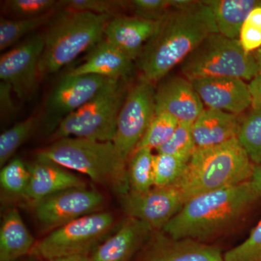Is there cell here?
I'll list each match as a JSON object with an SVG mask.
<instances>
[{
  "mask_svg": "<svg viewBox=\"0 0 261 261\" xmlns=\"http://www.w3.org/2000/svg\"><path fill=\"white\" fill-rule=\"evenodd\" d=\"M178 124L177 120L171 115L164 112H155L137 149L156 150L170 140Z\"/></svg>",
  "mask_w": 261,
  "mask_h": 261,
  "instance_id": "83f0119b",
  "label": "cell"
},
{
  "mask_svg": "<svg viewBox=\"0 0 261 261\" xmlns=\"http://www.w3.org/2000/svg\"><path fill=\"white\" fill-rule=\"evenodd\" d=\"M240 45L247 53L261 49V28L245 21L238 38Z\"/></svg>",
  "mask_w": 261,
  "mask_h": 261,
  "instance_id": "d590c367",
  "label": "cell"
},
{
  "mask_svg": "<svg viewBox=\"0 0 261 261\" xmlns=\"http://www.w3.org/2000/svg\"><path fill=\"white\" fill-rule=\"evenodd\" d=\"M128 81L111 80L89 102L65 118L51 133V140L76 137L113 142Z\"/></svg>",
  "mask_w": 261,
  "mask_h": 261,
  "instance_id": "8992f818",
  "label": "cell"
},
{
  "mask_svg": "<svg viewBox=\"0 0 261 261\" xmlns=\"http://www.w3.org/2000/svg\"><path fill=\"white\" fill-rule=\"evenodd\" d=\"M250 182L254 192L256 194L257 197L260 198L261 197V165L255 166Z\"/></svg>",
  "mask_w": 261,
  "mask_h": 261,
  "instance_id": "f35d334b",
  "label": "cell"
},
{
  "mask_svg": "<svg viewBox=\"0 0 261 261\" xmlns=\"http://www.w3.org/2000/svg\"><path fill=\"white\" fill-rule=\"evenodd\" d=\"M152 150L137 149L130 156L127 166L129 192L144 193L154 187Z\"/></svg>",
  "mask_w": 261,
  "mask_h": 261,
  "instance_id": "cb8c5ba5",
  "label": "cell"
},
{
  "mask_svg": "<svg viewBox=\"0 0 261 261\" xmlns=\"http://www.w3.org/2000/svg\"><path fill=\"white\" fill-rule=\"evenodd\" d=\"M114 224V216L111 213L87 215L51 231L36 244L32 253L44 260L88 255L107 239Z\"/></svg>",
  "mask_w": 261,
  "mask_h": 261,
  "instance_id": "ba28073f",
  "label": "cell"
},
{
  "mask_svg": "<svg viewBox=\"0 0 261 261\" xmlns=\"http://www.w3.org/2000/svg\"><path fill=\"white\" fill-rule=\"evenodd\" d=\"M30 176L27 163L15 159L3 166L0 172V183L5 191L24 196L28 189Z\"/></svg>",
  "mask_w": 261,
  "mask_h": 261,
  "instance_id": "4dcf8cb0",
  "label": "cell"
},
{
  "mask_svg": "<svg viewBox=\"0 0 261 261\" xmlns=\"http://www.w3.org/2000/svg\"><path fill=\"white\" fill-rule=\"evenodd\" d=\"M27 166L30 171V181L23 197L34 205L55 194L86 187L85 182L74 173L50 161L37 159Z\"/></svg>",
  "mask_w": 261,
  "mask_h": 261,
  "instance_id": "d6986e66",
  "label": "cell"
},
{
  "mask_svg": "<svg viewBox=\"0 0 261 261\" xmlns=\"http://www.w3.org/2000/svg\"><path fill=\"white\" fill-rule=\"evenodd\" d=\"M13 89L9 84L1 82L0 83V113L2 118H10L15 114L16 108L13 100Z\"/></svg>",
  "mask_w": 261,
  "mask_h": 261,
  "instance_id": "8d00e7d4",
  "label": "cell"
},
{
  "mask_svg": "<svg viewBox=\"0 0 261 261\" xmlns=\"http://www.w3.org/2000/svg\"><path fill=\"white\" fill-rule=\"evenodd\" d=\"M154 84L140 79L128 89L113 142L128 162L155 114Z\"/></svg>",
  "mask_w": 261,
  "mask_h": 261,
  "instance_id": "9c48e42d",
  "label": "cell"
},
{
  "mask_svg": "<svg viewBox=\"0 0 261 261\" xmlns=\"http://www.w3.org/2000/svg\"><path fill=\"white\" fill-rule=\"evenodd\" d=\"M153 231L147 223L128 217L112 236L87 255V261H130Z\"/></svg>",
  "mask_w": 261,
  "mask_h": 261,
  "instance_id": "e0dca14e",
  "label": "cell"
},
{
  "mask_svg": "<svg viewBox=\"0 0 261 261\" xmlns=\"http://www.w3.org/2000/svg\"><path fill=\"white\" fill-rule=\"evenodd\" d=\"M61 3V10L89 12L111 17L122 15L121 12L130 5V1L118 0H62Z\"/></svg>",
  "mask_w": 261,
  "mask_h": 261,
  "instance_id": "d6a6232c",
  "label": "cell"
},
{
  "mask_svg": "<svg viewBox=\"0 0 261 261\" xmlns=\"http://www.w3.org/2000/svg\"><path fill=\"white\" fill-rule=\"evenodd\" d=\"M134 15L152 21H160L173 7L172 0H133L130 1Z\"/></svg>",
  "mask_w": 261,
  "mask_h": 261,
  "instance_id": "e575fe53",
  "label": "cell"
},
{
  "mask_svg": "<svg viewBox=\"0 0 261 261\" xmlns=\"http://www.w3.org/2000/svg\"><path fill=\"white\" fill-rule=\"evenodd\" d=\"M161 20L152 21L135 15H118L108 23L104 39L136 62L145 44L157 32Z\"/></svg>",
  "mask_w": 261,
  "mask_h": 261,
  "instance_id": "ac0fdd59",
  "label": "cell"
},
{
  "mask_svg": "<svg viewBox=\"0 0 261 261\" xmlns=\"http://www.w3.org/2000/svg\"><path fill=\"white\" fill-rule=\"evenodd\" d=\"M113 18L75 10L57 12L44 34V50L39 63V80L56 73L102 41L106 27Z\"/></svg>",
  "mask_w": 261,
  "mask_h": 261,
  "instance_id": "5b68a950",
  "label": "cell"
},
{
  "mask_svg": "<svg viewBox=\"0 0 261 261\" xmlns=\"http://www.w3.org/2000/svg\"><path fill=\"white\" fill-rule=\"evenodd\" d=\"M4 9L15 18H32L61 10L56 0H10L4 2Z\"/></svg>",
  "mask_w": 261,
  "mask_h": 261,
  "instance_id": "1f68e13d",
  "label": "cell"
},
{
  "mask_svg": "<svg viewBox=\"0 0 261 261\" xmlns=\"http://www.w3.org/2000/svg\"><path fill=\"white\" fill-rule=\"evenodd\" d=\"M111 80L97 75H65L48 94L42 123L54 132L65 118L89 102Z\"/></svg>",
  "mask_w": 261,
  "mask_h": 261,
  "instance_id": "30bf717a",
  "label": "cell"
},
{
  "mask_svg": "<svg viewBox=\"0 0 261 261\" xmlns=\"http://www.w3.org/2000/svg\"><path fill=\"white\" fill-rule=\"evenodd\" d=\"M44 47V34H34L0 58L1 82L11 86L19 99H32L37 92L39 63Z\"/></svg>",
  "mask_w": 261,
  "mask_h": 261,
  "instance_id": "8fae6325",
  "label": "cell"
},
{
  "mask_svg": "<svg viewBox=\"0 0 261 261\" xmlns=\"http://www.w3.org/2000/svg\"><path fill=\"white\" fill-rule=\"evenodd\" d=\"M237 139L252 163L261 165V108H252L244 117Z\"/></svg>",
  "mask_w": 261,
  "mask_h": 261,
  "instance_id": "4316f807",
  "label": "cell"
},
{
  "mask_svg": "<svg viewBox=\"0 0 261 261\" xmlns=\"http://www.w3.org/2000/svg\"><path fill=\"white\" fill-rule=\"evenodd\" d=\"M253 54L256 59L257 65H258L259 74L261 75V49L255 51Z\"/></svg>",
  "mask_w": 261,
  "mask_h": 261,
  "instance_id": "b9f144b4",
  "label": "cell"
},
{
  "mask_svg": "<svg viewBox=\"0 0 261 261\" xmlns=\"http://www.w3.org/2000/svg\"><path fill=\"white\" fill-rule=\"evenodd\" d=\"M224 261H261V219L243 243L225 252Z\"/></svg>",
  "mask_w": 261,
  "mask_h": 261,
  "instance_id": "836d02e7",
  "label": "cell"
},
{
  "mask_svg": "<svg viewBox=\"0 0 261 261\" xmlns=\"http://www.w3.org/2000/svg\"><path fill=\"white\" fill-rule=\"evenodd\" d=\"M239 115L207 108L193 123L197 148L221 145L237 138L242 122Z\"/></svg>",
  "mask_w": 261,
  "mask_h": 261,
  "instance_id": "44dd1931",
  "label": "cell"
},
{
  "mask_svg": "<svg viewBox=\"0 0 261 261\" xmlns=\"http://www.w3.org/2000/svg\"><path fill=\"white\" fill-rule=\"evenodd\" d=\"M105 202L100 192L86 187L73 188L55 194L34 205L38 221L49 229H56L83 216L97 213Z\"/></svg>",
  "mask_w": 261,
  "mask_h": 261,
  "instance_id": "7c38bea8",
  "label": "cell"
},
{
  "mask_svg": "<svg viewBox=\"0 0 261 261\" xmlns=\"http://www.w3.org/2000/svg\"><path fill=\"white\" fill-rule=\"evenodd\" d=\"M181 75L190 81L216 77L250 80L259 74L253 53H247L238 39L211 34L181 64Z\"/></svg>",
  "mask_w": 261,
  "mask_h": 261,
  "instance_id": "52a82bcc",
  "label": "cell"
},
{
  "mask_svg": "<svg viewBox=\"0 0 261 261\" xmlns=\"http://www.w3.org/2000/svg\"><path fill=\"white\" fill-rule=\"evenodd\" d=\"M58 11L32 18L6 19L2 17L0 19V50H6L16 44L22 38L35 32L42 25H47Z\"/></svg>",
  "mask_w": 261,
  "mask_h": 261,
  "instance_id": "d4e9b609",
  "label": "cell"
},
{
  "mask_svg": "<svg viewBox=\"0 0 261 261\" xmlns=\"http://www.w3.org/2000/svg\"><path fill=\"white\" fill-rule=\"evenodd\" d=\"M196 92L207 108L240 115L252 106L248 84L231 77L201 79L192 81Z\"/></svg>",
  "mask_w": 261,
  "mask_h": 261,
  "instance_id": "5bb4252c",
  "label": "cell"
},
{
  "mask_svg": "<svg viewBox=\"0 0 261 261\" xmlns=\"http://www.w3.org/2000/svg\"><path fill=\"white\" fill-rule=\"evenodd\" d=\"M121 197L122 208L128 217L144 221L154 230H163L185 203L174 186L153 187L144 193L128 192Z\"/></svg>",
  "mask_w": 261,
  "mask_h": 261,
  "instance_id": "4fadbf2b",
  "label": "cell"
},
{
  "mask_svg": "<svg viewBox=\"0 0 261 261\" xmlns=\"http://www.w3.org/2000/svg\"><path fill=\"white\" fill-rule=\"evenodd\" d=\"M196 149L193 123L178 122L172 137L166 144L156 149V152L176 156L189 162Z\"/></svg>",
  "mask_w": 261,
  "mask_h": 261,
  "instance_id": "f1b7e54d",
  "label": "cell"
},
{
  "mask_svg": "<svg viewBox=\"0 0 261 261\" xmlns=\"http://www.w3.org/2000/svg\"><path fill=\"white\" fill-rule=\"evenodd\" d=\"M252 98V108H261V75L252 79L248 84Z\"/></svg>",
  "mask_w": 261,
  "mask_h": 261,
  "instance_id": "74e56055",
  "label": "cell"
},
{
  "mask_svg": "<svg viewBox=\"0 0 261 261\" xmlns=\"http://www.w3.org/2000/svg\"><path fill=\"white\" fill-rule=\"evenodd\" d=\"M187 163L171 154H154V187L173 186L185 172Z\"/></svg>",
  "mask_w": 261,
  "mask_h": 261,
  "instance_id": "f546056e",
  "label": "cell"
},
{
  "mask_svg": "<svg viewBox=\"0 0 261 261\" xmlns=\"http://www.w3.org/2000/svg\"><path fill=\"white\" fill-rule=\"evenodd\" d=\"M45 261H87V255H72V256L58 257V258Z\"/></svg>",
  "mask_w": 261,
  "mask_h": 261,
  "instance_id": "60d3db41",
  "label": "cell"
},
{
  "mask_svg": "<svg viewBox=\"0 0 261 261\" xmlns=\"http://www.w3.org/2000/svg\"><path fill=\"white\" fill-rule=\"evenodd\" d=\"M154 100L155 112L168 113L178 122L194 123L205 110L191 81L182 75L163 81L156 89Z\"/></svg>",
  "mask_w": 261,
  "mask_h": 261,
  "instance_id": "2e32d148",
  "label": "cell"
},
{
  "mask_svg": "<svg viewBox=\"0 0 261 261\" xmlns=\"http://www.w3.org/2000/svg\"><path fill=\"white\" fill-rule=\"evenodd\" d=\"M135 67L133 60L104 39L90 49L83 64L68 74L97 75L111 80H128L133 75Z\"/></svg>",
  "mask_w": 261,
  "mask_h": 261,
  "instance_id": "ffe728a7",
  "label": "cell"
},
{
  "mask_svg": "<svg viewBox=\"0 0 261 261\" xmlns=\"http://www.w3.org/2000/svg\"><path fill=\"white\" fill-rule=\"evenodd\" d=\"M139 261H224L219 247L192 239H174L156 233Z\"/></svg>",
  "mask_w": 261,
  "mask_h": 261,
  "instance_id": "9a60e30c",
  "label": "cell"
},
{
  "mask_svg": "<svg viewBox=\"0 0 261 261\" xmlns=\"http://www.w3.org/2000/svg\"><path fill=\"white\" fill-rule=\"evenodd\" d=\"M42 123L41 116H32L5 130L0 135V166L7 164L16 152Z\"/></svg>",
  "mask_w": 261,
  "mask_h": 261,
  "instance_id": "484cf974",
  "label": "cell"
},
{
  "mask_svg": "<svg viewBox=\"0 0 261 261\" xmlns=\"http://www.w3.org/2000/svg\"><path fill=\"white\" fill-rule=\"evenodd\" d=\"M37 159L83 173L121 197L129 192L128 162L113 142L66 137L38 152Z\"/></svg>",
  "mask_w": 261,
  "mask_h": 261,
  "instance_id": "3957f363",
  "label": "cell"
},
{
  "mask_svg": "<svg viewBox=\"0 0 261 261\" xmlns=\"http://www.w3.org/2000/svg\"><path fill=\"white\" fill-rule=\"evenodd\" d=\"M255 165L238 139L221 145L197 148L185 172L173 186L185 202L192 197L249 181Z\"/></svg>",
  "mask_w": 261,
  "mask_h": 261,
  "instance_id": "277c9868",
  "label": "cell"
},
{
  "mask_svg": "<svg viewBox=\"0 0 261 261\" xmlns=\"http://www.w3.org/2000/svg\"><path fill=\"white\" fill-rule=\"evenodd\" d=\"M212 12L218 33L231 39H238L244 23L261 0H204Z\"/></svg>",
  "mask_w": 261,
  "mask_h": 261,
  "instance_id": "603a6c76",
  "label": "cell"
},
{
  "mask_svg": "<svg viewBox=\"0 0 261 261\" xmlns=\"http://www.w3.org/2000/svg\"><path fill=\"white\" fill-rule=\"evenodd\" d=\"M257 199L250 181L201 194L187 200L163 231L206 243L236 224Z\"/></svg>",
  "mask_w": 261,
  "mask_h": 261,
  "instance_id": "7a4b0ae2",
  "label": "cell"
},
{
  "mask_svg": "<svg viewBox=\"0 0 261 261\" xmlns=\"http://www.w3.org/2000/svg\"><path fill=\"white\" fill-rule=\"evenodd\" d=\"M172 4L135 62L141 79L153 84L218 33L212 12L203 1L172 0Z\"/></svg>",
  "mask_w": 261,
  "mask_h": 261,
  "instance_id": "6da1fadb",
  "label": "cell"
},
{
  "mask_svg": "<svg viewBox=\"0 0 261 261\" xmlns=\"http://www.w3.org/2000/svg\"><path fill=\"white\" fill-rule=\"evenodd\" d=\"M35 241L16 209L5 215L0 228V260L14 261L32 252Z\"/></svg>",
  "mask_w": 261,
  "mask_h": 261,
  "instance_id": "7402d4cb",
  "label": "cell"
},
{
  "mask_svg": "<svg viewBox=\"0 0 261 261\" xmlns=\"http://www.w3.org/2000/svg\"><path fill=\"white\" fill-rule=\"evenodd\" d=\"M245 21L261 28V5L254 8L250 12Z\"/></svg>",
  "mask_w": 261,
  "mask_h": 261,
  "instance_id": "ab89813d",
  "label": "cell"
}]
</instances>
